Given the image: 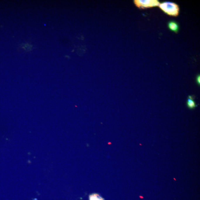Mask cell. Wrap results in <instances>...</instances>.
<instances>
[{"mask_svg": "<svg viewBox=\"0 0 200 200\" xmlns=\"http://www.w3.org/2000/svg\"><path fill=\"white\" fill-rule=\"evenodd\" d=\"M159 6L160 8L167 14L173 16H177L179 15V6L175 3L164 2L160 4Z\"/></svg>", "mask_w": 200, "mask_h": 200, "instance_id": "1", "label": "cell"}, {"mask_svg": "<svg viewBox=\"0 0 200 200\" xmlns=\"http://www.w3.org/2000/svg\"><path fill=\"white\" fill-rule=\"evenodd\" d=\"M134 2L137 7L141 9L154 7L158 6L160 4L159 1L157 0H135Z\"/></svg>", "mask_w": 200, "mask_h": 200, "instance_id": "2", "label": "cell"}, {"mask_svg": "<svg viewBox=\"0 0 200 200\" xmlns=\"http://www.w3.org/2000/svg\"><path fill=\"white\" fill-rule=\"evenodd\" d=\"M194 96H188V98H187V107L189 109H194L197 107L198 105L196 104V102H194Z\"/></svg>", "mask_w": 200, "mask_h": 200, "instance_id": "3", "label": "cell"}, {"mask_svg": "<svg viewBox=\"0 0 200 200\" xmlns=\"http://www.w3.org/2000/svg\"><path fill=\"white\" fill-rule=\"evenodd\" d=\"M169 28L172 31L177 33L178 31L179 27L178 25L176 22L173 21L169 22L168 24Z\"/></svg>", "mask_w": 200, "mask_h": 200, "instance_id": "4", "label": "cell"}, {"mask_svg": "<svg viewBox=\"0 0 200 200\" xmlns=\"http://www.w3.org/2000/svg\"><path fill=\"white\" fill-rule=\"evenodd\" d=\"M89 200H105L98 194H92L89 196Z\"/></svg>", "mask_w": 200, "mask_h": 200, "instance_id": "5", "label": "cell"}, {"mask_svg": "<svg viewBox=\"0 0 200 200\" xmlns=\"http://www.w3.org/2000/svg\"><path fill=\"white\" fill-rule=\"evenodd\" d=\"M20 46L26 51H31L32 48V46L29 44H22Z\"/></svg>", "mask_w": 200, "mask_h": 200, "instance_id": "6", "label": "cell"}, {"mask_svg": "<svg viewBox=\"0 0 200 200\" xmlns=\"http://www.w3.org/2000/svg\"><path fill=\"white\" fill-rule=\"evenodd\" d=\"M196 82L198 83V85H200V75H198L197 76L196 78Z\"/></svg>", "mask_w": 200, "mask_h": 200, "instance_id": "7", "label": "cell"}, {"mask_svg": "<svg viewBox=\"0 0 200 200\" xmlns=\"http://www.w3.org/2000/svg\"><path fill=\"white\" fill-rule=\"evenodd\" d=\"M33 200H37V199L35 198L34 199H33Z\"/></svg>", "mask_w": 200, "mask_h": 200, "instance_id": "8", "label": "cell"}]
</instances>
